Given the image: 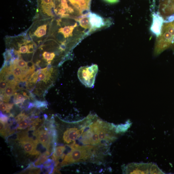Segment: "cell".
Returning a JSON list of instances; mask_svg holds the SVG:
<instances>
[{
	"label": "cell",
	"instance_id": "1",
	"mask_svg": "<svg viewBox=\"0 0 174 174\" xmlns=\"http://www.w3.org/2000/svg\"><path fill=\"white\" fill-rule=\"evenodd\" d=\"M117 126L103 121L96 115L87 126L79 140L84 145L109 146L117 138Z\"/></svg>",
	"mask_w": 174,
	"mask_h": 174
},
{
	"label": "cell",
	"instance_id": "2",
	"mask_svg": "<svg viewBox=\"0 0 174 174\" xmlns=\"http://www.w3.org/2000/svg\"><path fill=\"white\" fill-rule=\"evenodd\" d=\"M108 147L104 145L71 146V150L64 156L60 167L88 161L100 163L107 155Z\"/></svg>",
	"mask_w": 174,
	"mask_h": 174
},
{
	"label": "cell",
	"instance_id": "3",
	"mask_svg": "<svg viewBox=\"0 0 174 174\" xmlns=\"http://www.w3.org/2000/svg\"><path fill=\"white\" fill-rule=\"evenodd\" d=\"M98 71V67L96 64L80 67L77 72L79 81L86 87L93 88Z\"/></svg>",
	"mask_w": 174,
	"mask_h": 174
},
{
	"label": "cell",
	"instance_id": "4",
	"mask_svg": "<svg viewBox=\"0 0 174 174\" xmlns=\"http://www.w3.org/2000/svg\"><path fill=\"white\" fill-rule=\"evenodd\" d=\"M125 170L126 173H163L157 166L152 163H131Z\"/></svg>",
	"mask_w": 174,
	"mask_h": 174
},
{
	"label": "cell",
	"instance_id": "5",
	"mask_svg": "<svg viewBox=\"0 0 174 174\" xmlns=\"http://www.w3.org/2000/svg\"><path fill=\"white\" fill-rule=\"evenodd\" d=\"M88 17L90 24V32L95 31L104 27H109L113 23L110 18L105 20L102 17L95 13H89Z\"/></svg>",
	"mask_w": 174,
	"mask_h": 174
},
{
	"label": "cell",
	"instance_id": "6",
	"mask_svg": "<svg viewBox=\"0 0 174 174\" xmlns=\"http://www.w3.org/2000/svg\"><path fill=\"white\" fill-rule=\"evenodd\" d=\"M174 45V36L168 32L162 30L161 34L157 37L156 49L158 52Z\"/></svg>",
	"mask_w": 174,
	"mask_h": 174
},
{
	"label": "cell",
	"instance_id": "7",
	"mask_svg": "<svg viewBox=\"0 0 174 174\" xmlns=\"http://www.w3.org/2000/svg\"><path fill=\"white\" fill-rule=\"evenodd\" d=\"M152 19L150 30L153 34L158 37L161 33L163 23L165 21L159 12L153 13Z\"/></svg>",
	"mask_w": 174,
	"mask_h": 174
},
{
	"label": "cell",
	"instance_id": "8",
	"mask_svg": "<svg viewBox=\"0 0 174 174\" xmlns=\"http://www.w3.org/2000/svg\"><path fill=\"white\" fill-rule=\"evenodd\" d=\"M38 140L44 147L47 148L49 151L50 148L51 142L54 145H55L56 144L53 142L48 132L46 130H41L39 131Z\"/></svg>",
	"mask_w": 174,
	"mask_h": 174
},
{
	"label": "cell",
	"instance_id": "9",
	"mask_svg": "<svg viewBox=\"0 0 174 174\" xmlns=\"http://www.w3.org/2000/svg\"><path fill=\"white\" fill-rule=\"evenodd\" d=\"M66 149V146H60L57 147L54 150L52 158L53 160L55 162V166H57L58 165L60 161H62L65 156V152Z\"/></svg>",
	"mask_w": 174,
	"mask_h": 174
},
{
	"label": "cell",
	"instance_id": "10",
	"mask_svg": "<svg viewBox=\"0 0 174 174\" xmlns=\"http://www.w3.org/2000/svg\"><path fill=\"white\" fill-rule=\"evenodd\" d=\"M25 152L33 155L34 145V142L30 139H24L19 140Z\"/></svg>",
	"mask_w": 174,
	"mask_h": 174
},
{
	"label": "cell",
	"instance_id": "11",
	"mask_svg": "<svg viewBox=\"0 0 174 174\" xmlns=\"http://www.w3.org/2000/svg\"><path fill=\"white\" fill-rule=\"evenodd\" d=\"M15 86L14 85H8L6 88L5 89L3 93L4 95L1 97L2 100H3L6 102H8L9 98L11 96H13L15 92Z\"/></svg>",
	"mask_w": 174,
	"mask_h": 174
},
{
	"label": "cell",
	"instance_id": "12",
	"mask_svg": "<svg viewBox=\"0 0 174 174\" xmlns=\"http://www.w3.org/2000/svg\"><path fill=\"white\" fill-rule=\"evenodd\" d=\"M11 66L12 72L14 75L21 81H23L25 76L26 71H23L21 68L15 64H12Z\"/></svg>",
	"mask_w": 174,
	"mask_h": 174
},
{
	"label": "cell",
	"instance_id": "13",
	"mask_svg": "<svg viewBox=\"0 0 174 174\" xmlns=\"http://www.w3.org/2000/svg\"><path fill=\"white\" fill-rule=\"evenodd\" d=\"M77 26V24L76 23L74 26L61 28L59 29L58 32L62 33L63 34L64 37L67 38L72 36L74 30Z\"/></svg>",
	"mask_w": 174,
	"mask_h": 174
},
{
	"label": "cell",
	"instance_id": "14",
	"mask_svg": "<svg viewBox=\"0 0 174 174\" xmlns=\"http://www.w3.org/2000/svg\"><path fill=\"white\" fill-rule=\"evenodd\" d=\"M48 157L45 152L42 153L32 164V166L36 168H41L43 164L47 160Z\"/></svg>",
	"mask_w": 174,
	"mask_h": 174
},
{
	"label": "cell",
	"instance_id": "15",
	"mask_svg": "<svg viewBox=\"0 0 174 174\" xmlns=\"http://www.w3.org/2000/svg\"><path fill=\"white\" fill-rule=\"evenodd\" d=\"M80 26L84 29L90 28V24L88 16H83L81 18L77 20Z\"/></svg>",
	"mask_w": 174,
	"mask_h": 174
},
{
	"label": "cell",
	"instance_id": "16",
	"mask_svg": "<svg viewBox=\"0 0 174 174\" xmlns=\"http://www.w3.org/2000/svg\"><path fill=\"white\" fill-rule=\"evenodd\" d=\"M47 27L46 25L38 27L34 33V35L40 38L46 34Z\"/></svg>",
	"mask_w": 174,
	"mask_h": 174
},
{
	"label": "cell",
	"instance_id": "17",
	"mask_svg": "<svg viewBox=\"0 0 174 174\" xmlns=\"http://www.w3.org/2000/svg\"><path fill=\"white\" fill-rule=\"evenodd\" d=\"M31 120V119L28 118L26 120H22L19 122L18 129L21 130V129H25L28 127H30L32 123H30Z\"/></svg>",
	"mask_w": 174,
	"mask_h": 174
},
{
	"label": "cell",
	"instance_id": "18",
	"mask_svg": "<svg viewBox=\"0 0 174 174\" xmlns=\"http://www.w3.org/2000/svg\"><path fill=\"white\" fill-rule=\"evenodd\" d=\"M14 64H15L17 65L21 68L24 71H26L28 70V63L22 59L18 60L16 59L14 62Z\"/></svg>",
	"mask_w": 174,
	"mask_h": 174
},
{
	"label": "cell",
	"instance_id": "19",
	"mask_svg": "<svg viewBox=\"0 0 174 174\" xmlns=\"http://www.w3.org/2000/svg\"><path fill=\"white\" fill-rule=\"evenodd\" d=\"M26 98L21 94H16L15 96L14 99V103L16 104H18L20 103H23Z\"/></svg>",
	"mask_w": 174,
	"mask_h": 174
},
{
	"label": "cell",
	"instance_id": "20",
	"mask_svg": "<svg viewBox=\"0 0 174 174\" xmlns=\"http://www.w3.org/2000/svg\"><path fill=\"white\" fill-rule=\"evenodd\" d=\"M43 56L44 59L47 61H50L53 60L55 57V54L54 53H49L44 52L43 54Z\"/></svg>",
	"mask_w": 174,
	"mask_h": 174
},
{
	"label": "cell",
	"instance_id": "21",
	"mask_svg": "<svg viewBox=\"0 0 174 174\" xmlns=\"http://www.w3.org/2000/svg\"><path fill=\"white\" fill-rule=\"evenodd\" d=\"M54 161L53 160H51V159H48L44 162L42 165L41 167L48 168L54 167Z\"/></svg>",
	"mask_w": 174,
	"mask_h": 174
},
{
	"label": "cell",
	"instance_id": "22",
	"mask_svg": "<svg viewBox=\"0 0 174 174\" xmlns=\"http://www.w3.org/2000/svg\"><path fill=\"white\" fill-rule=\"evenodd\" d=\"M38 79L39 80L43 81L46 82L47 80V77L46 73L41 71V70L38 74Z\"/></svg>",
	"mask_w": 174,
	"mask_h": 174
},
{
	"label": "cell",
	"instance_id": "23",
	"mask_svg": "<svg viewBox=\"0 0 174 174\" xmlns=\"http://www.w3.org/2000/svg\"><path fill=\"white\" fill-rule=\"evenodd\" d=\"M33 104L34 107L37 108L45 107L47 105V103L45 101L38 100L35 101Z\"/></svg>",
	"mask_w": 174,
	"mask_h": 174
},
{
	"label": "cell",
	"instance_id": "24",
	"mask_svg": "<svg viewBox=\"0 0 174 174\" xmlns=\"http://www.w3.org/2000/svg\"><path fill=\"white\" fill-rule=\"evenodd\" d=\"M8 86V84L6 81L3 80H1V92L2 93Z\"/></svg>",
	"mask_w": 174,
	"mask_h": 174
},
{
	"label": "cell",
	"instance_id": "25",
	"mask_svg": "<svg viewBox=\"0 0 174 174\" xmlns=\"http://www.w3.org/2000/svg\"><path fill=\"white\" fill-rule=\"evenodd\" d=\"M9 118L6 115H4L2 113H1V121L6 123L8 121Z\"/></svg>",
	"mask_w": 174,
	"mask_h": 174
},
{
	"label": "cell",
	"instance_id": "26",
	"mask_svg": "<svg viewBox=\"0 0 174 174\" xmlns=\"http://www.w3.org/2000/svg\"><path fill=\"white\" fill-rule=\"evenodd\" d=\"M28 46H24L21 47L19 48V53L23 54L28 52Z\"/></svg>",
	"mask_w": 174,
	"mask_h": 174
},
{
	"label": "cell",
	"instance_id": "27",
	"mask_svg": "<svg viewBox=\"0 0 174 174\" xmlns=\"http://www.w3.org/2000/svg\"><path fill=\"white\" fill-rule=\"evenodd\" d=\"M61 6L63 8L67 9L69 8L67 0H61Z\"/></svg>",
	"mask_w": 174,
	"mask_h": 174
},
{
	"label": "cell",
	"instance_id": "28",
	"mask_svg": "<svg viewBox=\"0 0 174 174\" xmlns=\"http://www.w3.org/2000/svg\"><path fill=\"white\" fill-rule=\"evenodd\" d=\"M1 110L2 112L6 111L7 109V103H4L1 102Z\"/></svg>",
	"mask_w": 174,
	"mask_h": 174
},
{
	"label": "cell",
	"instance_id": "29",
	"mask_svg": "<svg viewBox=\"0 0 174 174\" xmlns=\"http://www.w3.org/2000/svg\"><path fill=\"white\" fill-rule=\"evenodd\" d=\"M13 104L7 103V109L6 110L7 113H8L10 111L11 109L13 107Z\"/></svg>",
	"mask_w": 174,
	"mask_h": 174
},
{
	"label": "cell",
	"instance_id": "30",
	"mask_svg": "<svg viewBox=\"0 0 174 174\" xmlns=\"http://www.w3.org/2000/svg\"><path fill=\"white\" fill-rule=\"evenodd\" d=\"M66 46L65 43H62L61 45L60 46L59 49H61V51H64L65 50Z\"/></svg>",
	"mask_w": 174,
	"mask_h": 174
},
{
	"label": "cell",
	"instance_id": "31",
	"mask_svg": "<svg viewBox=\"0 0 174 174\" xmlns=\"http://www.w3.org/2000/svg\"><path fill=\"white\" fill-rule=\"evenodd\" d=\"M103 1L110 4L115 3L119 1V0H103Z\"/></svg>",
	"mask_w": 174,
	"mask_h": 174
},
{
	"label": "cell",
	"instance_id": "32",
	"mask_svg": "<svg viewBox=\"0 0 174 174\" xmlns=\"http://www.w3.org/2000/svg\"><path fill=\"white\" fill-rule=\"evenodd\" d=\"M28 53H32L33 52V48L32 45H29L28 47Z\"/></svg>",
	"mask_w": 174,
	"mask_h": 174
},
{
	"label": "cell",
	"instance_id": "33",
	"mask_svg": "<svg viewBox=\"0 0 174 174\" xmlns=\"http://www.w3.org/2000/svg\"><path fill=\"white\" fill-rule=\"evenodd\" d=\"M67 11L70 13H72L74 12L73 9L71 7H69L67 9Z\"/></svg>",
	"mask_w": 174,
	"mask_h": 174
}]
</instances>
